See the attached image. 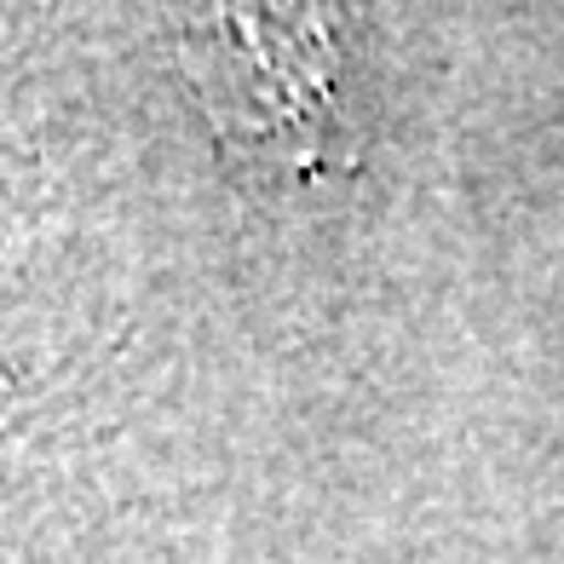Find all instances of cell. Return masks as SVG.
Masks as SVG:
<instances>
[{
    "mask_svg": "<svg viewBox=\"0 0 564 564\" xmlns=\"http://www.w3.org/2000/svg\"><path fill=\"white\" fill-rule=\"evenodd\" d=\"M191 82L230 150L282 156V167L323 162L335 110V58L317 18L276 12H202L185 30Z\"/></svg>",
    "mask_w": 564,
    "mask_h": 564,
    "instance_id": "obj_1",
    "label": "cell"
}]
</instances>
